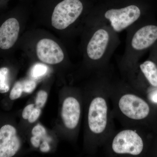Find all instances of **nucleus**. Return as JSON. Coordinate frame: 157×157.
<instances>
[{
    "mask_svg": "<svg viewBox=\"0 0 157 157\" xmlns=\"http://www.w3.org/2000/svg\"><path fill=\"white\" fill-rule=\"evenodd\" d=\"M142 19L127 30L125 48L120 62L125 73L136 66L144 54L157 42V24L144 22Z\"/></svg>",
    "mask_w": 157,
    "mask_h": 157,
    "instance_id": "f257e3e1",
    "label": "nucleus"
},
{
    "mask_svg": "<svg viewBox=\"0 0 157 157\" xmlns=\"http://www.w3.org/2000/svg\"><path fill=\"white\" fill-rule=\"evenodd\" d=\"M91 31L86 46V54L93 66L101 72L106 67L120 43L118 33L104 23H90Z\"/></svg>",
    "mask_w": 157,
    "mask_h": 157,
    "instance_id": "f03ea898",
    "label": "nucleus"
},
{
    "mask_svg": "<svg viewBox=\"0 0 157 157\" xmlns=\"http://www.w3.org/2000/svg\"><path fill=\"white\" fill-rule=\"evenodd\" d=\"M144 14L143 9L136 4L111 6L98 10L92 15L90 23H104L119 33L142 19Z\"/></svg>",
    "mask_w": 157,
    "mask_h": 157,
    "instance_id": "7ed1b4c3",
    "label": "nucleus"
},
{
    "mask_svg": "<svg viewBox=\"0 0 157 157\" xmlns=\"http://www.w3.org/2000/svg\"><path fill=\"white\" fill-rule=\"evenodd\" d=\"M110 115L106 92L98 89L90 102L87 113L88 126L97 139L98 146L109 135L111 126Z\"/></svg>",
    "mask_w": 157,
    "mask_h": 157,
    "instance_id": "20e7f679",
    "label": "nucleus"
},
{
    "mask_svg": "<svg viewBox=\"0 0 157 157\" xmlns=\"http://www.w3.org/2000/svg\"><path fill=\"white\" fill-rule=\"evenodd\" d=\"M115 104L119 115L133 124L145 119L150 113L148 103L133 92L124 91L120 93L116 99Z\"/></svg>",
    "mask_w": 157,
    "mask_h": 157,
    "instance_id": "39448f33",
    "label": "nucleus"
},
{
    "mask_svg": "<svg viewBox=\"0 0 157 157\" xmlns=\"http://www.w3.org/2000/svg\"><path fill=\"white\" fill-rule=\"evenodd\" d=\"M144 147L143 138L132 128L121 130L110 140V151L118 155H139L143 152Z\"/></svg>",
    "mask_w": 157,
    "mask_h": 157,
    "instance_id": "423d86ee",
    "label": "nucleus"
},
{
    "mask_svg": "<svg viewBox=\"0 0 157 157\" xmlns=\"http://www.w3.org/2000/svg\"><path fill=\"white\" fill-rule=\"evenodd\" d=\"M83 9L80 0H63L54 10L52 16V26L59 30L67 28L79 18Z\"/></svg>",
    "mask_w": 157,
    "mask_h": 157,
    "instance_id": "0eeeda50",
    "label": "nucleus"
},
{
    "mask_svg": "<svg viewBox=\"0 0 157 157\" xmlns=\"http://www.w3.org/2000/svg\"><path fill=\"white\" fill-rule=\"evenodd\" d=\"M36 54L41 61L48 64H56L63 61L64 54L58 44L50 39H41L36 46Z\"/></svg>",
    "mask_w": 157,
    "mask_h": 157,
    "instance_id": "6e6552de",
    "label": "nucleus"
},
{
    "mask_svg": "<svg viewBox=\"0 0 157 157\" xmlns=\"http://www.w3.org/2000/svg\"><path fill=\"white\" fill-rule=\"evenodd\" d=\"M20 146L16 129L9 124L2 127L0 129V157L13 156Z\"/></svg>",
    "mask_w": 157,
    "mask_h": 157,
    "instance_id": "1a4fd4ad",
    "label": "nucleus"
},
{
    "mask_svg": "<svg viewBox=\"0 0 157 157\" xmlns=\"http://www.w3.org/2000/svg\"><path fill=\"white\" fill-rule=\"evenodd\" d=\"M81 115L80 103L73 97L66 98L63 103L61 117L65 127L70 130L76 128Z\"/></svg>",
    "mask_w": 157,
    "mask_h": 157,
    "instance_id": "9d476101",
    "label": "nucleus"
},
{
    "mask_svg": "<svg viewBox=\"0 0 157 157\" xmlns=\"http://www.w3.org/2000/svg\"><path fill=\"white\" fill-rule=\"evenodd\" d=\"M129 70L131 76L144 79L150 86L157 88V66L152 59L149 58Z\"/></svg>",
    "mask_w": 157,
    "mask_h": 157,
    "instance_id": "9b49d317",
    "label": "nucleus"
},
{
    "mask_svg": "<svg viewBox=\"0 0 157 157\" xmlns=\"http://www.w3.org/2000/svg\"><path fill=\"white\" fill-rule=\"evenodd\" d=\"M20 30L19 22L14 18L6 20L0 27V48L8 49L15 44Z\"/></svg>",
    "mask_w": 157,
    "mask_h": 157,
    "instance_id": "f8f14e48",
    "label": "nucleus"
},
{
    "mask_svg": "<svg viewBox=\"0 0 157 157\" xmlns=\"http://www.w3.org/2000/svg\"><path fill=\"white\" fill-rule=\"evenodd\" d=\"M9 70L8 68H0V93L8 92L10 89L8 78H9Z\"/></svg>",
    "mask_w": 157,
    "mask_h": 157,
    "instance_id": "ddd939ff",
    "label": "nucleus"
},
{
    "mask_svg": "<svg viewBox=\"0 0 157 157\" xmlns=\"http://www.w3.org/2000/svg\"><path fill=\"white\" fill-rule=\"evenodd\" d=\"M48 70L47 66L42 64L38 63L34 65L31 70V75L34 78H38L45 75Z\"/></svg>",
    "mask_w": 157,
    "mask_h": 157,
    "instance_id": "4468645a",
    "label": "nucleus"
},
{
    "mask_svg": "<svg viewBox=\"0 0 157 157\" xmlns=\"http://www.w3.org/2000/svg\"><path fill=\"white\" fill-rule=\"evenodd\" d=\"M23 92L22 84L21 82H17L14 84L10 94V99L16 100L19 98L22 94Z\"/></svg>",
    "mask_w": 157,
    "mask_h": 157,
    "instance_id": "2eb2a0df",
    "label": "nucleus"
},
{
    "mask_svg": "<svg viewBox=\"0 0 157 157\" xmlns=\"http://www.w3.org/2000/svg\"><path fill=\"white\" fill-rule=\"evenodd\" d=\"M48 94L44 90L39 91L36 100V107L41 108L44 107L47 101Z\"/></svg>",
    "mask_w": 157,
    "mask_h": 157,
    "instance_id": "dca6fc26",
    "label": "nucleus"
},
{
    "mask_svg": "<svg viewBox=\"0 0 157 157\" xmlns=\"http://www.w3.org/2000/svg\"><path fill=\"white\" fill-rule=\"evenodd\" d=\"M23 91L26 93H31L33 91L36 86V83L33 80H26L21 82Z\"/></svg>",
    "mask_w": 157,
    "mask_h": 157,
    "instance_id": "f3484780",
    "label": "nucleus"
},
{
    "mask_svg": "<svg viewBox=\"0 0 157 157\" xmlns=\"http://www.w3.org/2000/svg\"><path fill=\"white\" fill-rule=\"evenodd\" d=\"M32 133L33 136L41 137L46 135V132L44 127L41 125L38 124L34 127Z\"/></svg>",
    "mask_w": 157,
    "mask_h": 157,
    "instance_id": "a211bd4d",
    "label": "nucleus"
},
{
    "mask_svg": "<svg viewBox=\"0 0 157 157\" xmlns=\"http://www.w3.org/2000/svg\"><path fill=\"white\" fill-rule=\"evenodd\" d=\"M41 110L40 108L35 107L32 113L28 118L29 121L31 123L35 122L38 119L41 113Z\"/></svg>",
    "mask_w": 157,
    "mask_h": 157,
    "instance_id": "6ab92c4d",
    "label": "nucleus"
},
{
    "mask_svg": "<svg viewBox=\"0 0 157 157\" xmlns=\"http://www.w3.org/2000/svg\"><path fill=\"white\" fill-rule=\"evenodd\" d=\"M35 107V105L34 104H29L27 106L23 111L22 114L23 118L24 119H28Z\"/></svg>",
    "mask_w": 157,
    "mask_h": 157,
    "instance_id": "aec40b11",
    "label": "nucleus"
},
{
    "mask_svg": "<svg viewBox=\"0 0 157 157\" xmlns=\"http://www.w3.org/2000/svg\"><path fill=\"white\" fill-rule=\"evenodd\" d=\"M149 58L152 59L157 66V42L150 49Z\"/></svg>",
    "mask_w": 157,
    "mask_h": 157,
    "instance_id": "412c9836",
    "label": "nucleus"
},
{
    "mask_svg": "<svg viewBox=\"0 0 157 157\" xmlns=\"http://www.w3.org/2000/svg\"><path fill=\"white\" fill-rule=\"evenodd\" d=\"M40 138L41 137L33 136L31 137V142L33 146L36 147H38L40 145Z\"/></svg>",
    "mask_w": 157,
    "mask_h": 157,
    "instance_id": "4be33fe9",
    "label": "nucleus"
},
{
    "mask_svg": "<svg viewBox=\"0 0 157 157\" xmlns=\"http://www.w3.org/2000/svg\"><path fill=\"white\" fill-rule=\"evenodd\" d=\"M50 146L47 141H44L40 145V151L42 152H47L50 150Z\"/></svg>",
    "mask_w": 157,
    "mask_h": 157,
    "instance_id": "5701e85b",
    "label": "nucleus"
},
{
    "mask_svg": "<svg viewBox=\"0 0 157 157\" xmlns=\"http://www.w3.org/2000/svg\"><path fill=\"white\" fill-rule=\"evenodd\" d=\"M151 101L157 104V91L153 93L151 97Z\"/></svg>",
    "mask_w": 157,
    "mask_h": 157,
    "instance_id": "b1692460",
    "label": "nucleus"
}]
</instances>
